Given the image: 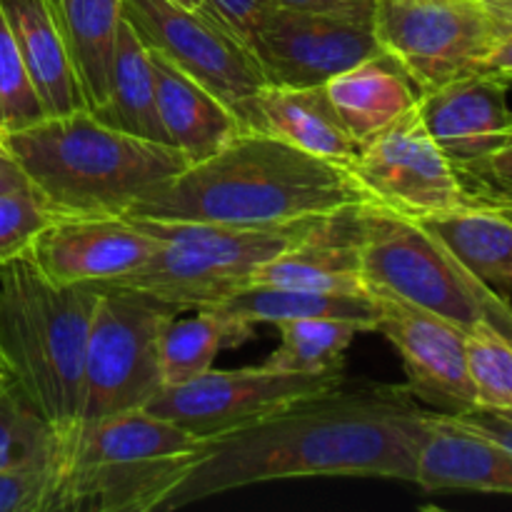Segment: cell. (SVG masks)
I'll list each match as a JSON object with an SVG mask.
<instances>
[{
    "mask_svg": "<svg viewBox=\"0 0 512 512\" xmlns=\"http://www.w3.org/2000/svg\"><path fill=\"white\" fill-rule=\"evenodd\" d=\"M205 8L250 48L255 30L260 28L273 3L270 0H205Z\"/></svg>",
    "mask_w": 512,
    "mask_h": 512,
    "instance_id": "34",
    "label": "cell"
},
{
    "mask_svg": "<svg viewBox=\"0 0 512 512\" xmlns=\"http://www.w3.org/2000/svg\"><path fill=\"white\" fill-rule=\"evenodd\" d=\"M85 108H103L113 78L123 0H50Z\"/></svg>",
    "mask_w": 512,
    "mask_h": 512,
    "instance_id": "24",
    "label": "cell"
},
{
    "mask_svg": "<svg viewBox=\"0 0 512 512\" xmlns=\"http://www.w3.org/2000/svg\"><path fill=\"white\" fill-rule=\"evenodd\" d=\"M90 115L100 123L120 130V133L170 145L163 123H160L150 53L125 18L120 23L118 45H115L108 100H105L103 108L93 110Z\"/></svg>",
    "mask_w": 512,
    "mask_h": 512,
    "instance_id": "26",
    "label": "cell"
},
{
    "mask_svg": "<svg viewBox=\"0 0 512 512\" xmlns=\"http://www.w3.org/2000/svg\"><path fill=\"white\" fill-rule=\"evenodd\" d=\"M470 275L500 295L512 293V220L465 198L458 208L418 218Z\"/></svg>",
    "mask_w": 512,
    "mask_h": 512,
    "instance_id": "23",
    "label": "cell"
},
{
    "mask_svg": "<svg viewBox=\"0 0 512 512\" xmlns=\"http://www.w3.org/2000/svg\"><path fill=\"white\" fill-rule=\"evenodd\" d=\"M23 188H30L28 178H25L20 165L15 163V158L8 153L3 140H0V193H8V190H23Z\"/></svg>",
    "mask_w": 512,
    "mask_h": 512,
    "instance_id": "39",
    "label": "cell"
},
{
    "mask_svg": "<svg viewBox=\"0 0 512 512\" xmlns=\"http://www.w3.org/2000/svg\"><path fill=\"white\" fill-rule=\"evenodd\" d=\"M53 215H128L188 168L178 148L120 133L90 110L0 135Z\"/></svg>",
    "mask_w": 512,
    "mask_h": 512,
    "instance_id": "3",
    "label": "cell"
},
{
    "mask_svg": "<svg viewBox=\"0 0 512 512\" xmlns=\"http://www.w3.org/2000/svg\"><path fill=\"white\" fill-rule=\"evenodd\" d=\"M460 180L463 183L473 185H500L512 180V140L498 148L495 153H490L488 158L480 160V163L470 165V168L458 170Z\"/></svg>",
    "mask_w": 512,
    "mask_h": 512,
    "instance_id": "36",
    "label": "cell"
},
{
    "mask_svg": "<svg viewBox=\"0 0 512 512\" xmlns=\"http://www.w3.org/2000/svg\"><path fill=\"white\" fill-rule=\"evenodd\" d=\"M488 323H493L512 343V305L505 295L495 293V290H490L488 295Z\"/></svg>",
    "mask_w": 512,
    "mask_h": 512,
    "instance_id": "40",
    "label": "cell"
},
{
    "mask_svg": "<svg viewBox=\"0 0 512 512\" xmlns=\"http://www.w3.org/2000/svg\"><path fill=\"white\" fill-rule=\"evenodd\" d=\"M53 218L55 215L33 193V188L0 193V268L30 253L35 238Z\"/></svg>",
    "mask_w": 512,
    "mask_h": 512,
    "instance_id": "32",
    "label": "cell"
},
{
    "mask_svg": "<svg viewBox=\"0 0 512 512\" xmlns=\"http://www.w3.org/2000/svg\"><path fill=\"white\" fill-rule=\"evenodd\" d=\"M210 440L148 410L85 420L58 435L50 512H155Z\"/></svg>",
    "mask_w": 512,
    "mask_h": 512,
    "instance_id": "4",
    "label": "cell"
},
{
    "mask_svg": "<svg viewBox=\"0 0 512 512\" xmlns=\"http://www.w3.org/2000/svg\"><path fill=\"white\" fill-rule=\"evenodd\" d=\"M173 3L185 5V8H193V10H208L205 8V0H173Z\"/></svg>",
    "mask_w": 512,
    "mask_h": 512,
    "instance_id": "45",
    "label": "cell"
},
{
    "mask_svg": "<svg viewBox=\"0 0 512 512\" xmlns=\"http://www.w3.org/2000/svg\"><path fill=\"white\" fill-rule=\"evenodd\" d=\"M373 33L420 95L478 73L498 40L483 0H375Z\"/></svg>",
    "mask_w": 512,
    "mask_h": 512,
    "instance_id": "10",
    "label": "cell"
},
{
    "mask_svg": "<svg viewBox=\"0 0 512 512\" xmlns=\"http://www.w3.org/2000/svg\"><path fill=\"white\" fill-rule=\"evenodd\" d=\"M318 290V293H370L360 273L355 208L308 225L288 248L250 278V285Z\"/></svg>",
    "mask_w": 512,
    "mask_h": 512,
    "instance_id": "18",
    "label": "cell"
},
{
    "mask_svg": "<svg viewBox=\"0 0 512 512\" xmlns=\"http://www.w3.org/2000/svg\"><path fill=\"white\" fill-rule=\"evenodd\" d=\"M158 248L145 265L115 283L93 288L133 290L180 310L213 308L250 285L255 270L283 253L305 228L253 230L128 215ZM313 225V223H310Z\"/></svg>",
    "mask_w": 512,
    "mask_h": 512,
    "instance_id": "6",
    "label": "cell"
},
{
    "mask_svg": "<svg viewBox=\"0 0 512 512\" xmlns=\"http://www.w3.org/2000/svg\"><path fill=\"white\" fill-rule=\"evenodd\" d=\"M248 130L275 135L345 170H350L360 153V143L345 128L323 85L315 88L265 85L253 103Z\"/></svg>",
    "mask_w": 512,
    "mask_h": 512,
    "instance_id": "19",
    "label": "cell"
},
{
    "mask_svg": "<svg viewBox=\"0 0 512 512\" xmlns=\"http://www.w3.org/2000/svg\"><path fill=\"white\" fill-rule=\"evenodd\" d=\"M480 70L498 73V75H503V78L512 80V33L500 35V38L495 40L493 50H490V55L485 58L483 68Z\"/></svg>",
    "mask_w": 512,
    "mask_h": 512,
    "instance_id": "38",
    "label": "cell"
},
{
    "mask_svg": "<svg viewBox=\"0 0 512 512\" xmlns=\"http://www.w3.org/2000/svg\"><path fill=\"white\" fill-rule=\"evenodd\" d=\"M58 480V443L45 458L0 470V512H50Z\"/></svg>",
    "mask_w": 512,
    "mask_h": 512,
    "instance_id": "33",
    "label": "cell"
},
{
    "mask_svg": "<svg viewBox=\"0 0 512 512\" xmlns=\"http://www.w3.org/2000/svg\"><path fill=\"white\" fill-rule=\"evenodd\" d=\"M123 18L145 48L198 80L248 130L250 113L268 78L253 50L208 10L173 0H123Z\"/></svg>",
    "mask_w": 512,
    "mask_h": 512,
    "instance_id": "9",
    "label": "cell"
},
{
    "mask_svg": "<svg viewBox=\"0 0 512 512\" xmlns=\"http://www.w3.org/2000/svg\"><path fill=\"white\" fill-rule=\"evenodd\" d=\"M425 413L408 385H353L300 400L210 440L203 460L160 510L293 478H393L413 483Z\"/></svg>",
    "mask_w": 512,
    "mask_h": 512,
    "instance_id": "1",
    "label": "cell"
},
{
    "mask_svg": "<svg viewBox=\"0 0 512 512\" xmlns=\"http://www.w3.org/2000/svg\"><path fill=\"white\" fill-rule=\"evenodd\" d=\"M373 295L380 308L375 333H383L398 350L410 393L438 413L475 408L478 398L465 353L468 330L393 295Z\"/></svg>",
    "mask_w": 512,
    "mask_h": 512,
    "instance_id": "14",
    "label": "cell"
},
{
    "mask_svg": "<svg viewBox=\"0 0 512 512\" xmlns=\"http://www.w3.org/2000/svg\"><path fill=\"white\" fill-rule=\"evenodd\" d=\"M253 325L230 318L218 308L195 310L193 318L178 320L165 328L160 338V373L165 385H183L213 368L223 348L245 343Z\"/></svg>",
    "mask_w": 512,
    "mask_h": 512,
    "instance_id": "27",
    "label": "cell"
},
{
    "mask_svg": "<svg viewBox=\"0 0 512 512\" xmlns=\"http://www.w3.org/2000/svg\"><path fill=\"white\" fill-rule=\"evenodd\" d=\"M0 358H3V353H0ZM3 360H5V358H3Z\"/></svg>",
    "mask_w": 512,
    "mask_h": 512,
    "instance_id": "46",
    "label": "cell"
},
{
    "mask_svg": "<svg viewBox=\"0 0 512 512\" xmlns=\"http://www.w3.org/2000/svg\"><path fill=\"white\" fill-rule=\"evenodd\" d=\"M100 290L58 285L28 253L0 268V353L58 435L80 423L83 368Z\"/></svg>",
    "mask_w": 512,
    "mask_h": 512,
    "instance_id": "5",
    "label": "cell"
},
{
    "mask_svg": "<svg viewBox=\"0 0 512 512\" xmlns=\"http://www.w3.org/2000/svg\"><path fill=\"white\" fill-rule=\"evenodd\" d=\"M100 290L83 368L80 423L143 410L163 390L160 338L178 310L133 290Z\"/></svg>",
    "mask_w": 512,
    "mask_h": 512,
    "instance_id": "8",
    "label": "cell"
},
{
    "mask_svg": "<svg viewBox=\"0 0 512 512\" xmlns=\"http://www.w3.org/2000/svg\"><path fill=\"white\" fill-rule=\"evenodd\" d=\"M468 373L483 408H512V343L483 320L465 335Z\"/></svg>",
    "mask_w": 512,
    "mask_h": 512,
    "instance_id": "30",
    "label": "cell"
},
{
    "mask_svg": "<svg viewBox=\"0 0 512 512\" xmlns=\"http://www.w3.org/2000/svg\"><path fill=\"white\" fill-rule=\"evenodd\" d=\"M413 483L425 493L512 495V453L445 413H425Z\"/></svg>",
    "mask_w": 512,
    "mask_h": 512,
    "instance_id": "17",
    "label": "cell"
},
{
    "mask_svg": "<svg viewBox=\"0 0 512 512\" xmlns=\"http://www.w3.org/2000/svg\"><path fill=\"white\" fill-rule=\"evenodd\" d=\"M270 85L315 88L380 53L373 20L273 5L250 40Z\"/></svg>",
    "mask_w": 512,
    "mask_h": 512,
    "instance_id": "13",
    "label": "cell"
},
{
    "mask_svg": "<svg viewBox=\"0 0 512 512\" xmlns=\"http://www.w3.org/2000/svg\"><path fill=\"white\" fill-rule=\"evenodd\" d=\"M323 88L360 145L410 113L420 100L410 75L383 50L330 78Z\"/></svg>",
    "mask_w": 512,
    "mask_h": 512,
    "instance_id": "22",
    "label": "cell"
},
{
    "mask_svg": "<svg viewBox=\"0 0 512 512\" xmlns=\"http://www.w3.org/2000/svg\"><path fill=\"white\" fill-rule=\"evenodd\" d=\"M355 230L370 293L393 295L463 330L488 320V285L470 275L418 218L370 200L355 208Z\"/></svg>",
    "mask_w": 512,
    "mask_h": 512,
    "instance_id": "7",
    "label": "cell"
},
{
    "mask_svg": "<svg viewBox=\"0 0 512 512\" xmlns=\"http://www.w3.org/2000/svg\"><path fill=\"white\" fill-rule=\"evenodd\" d=\"M370 203L350 170L260 130H240L128 215L230 228H305Z\"/></svg>",
    "mask_w": 512,
    "mask_h": 512,
    "instance_id": "2",
    "label": "cell"
},
{
    "mask_svg": "<svg viewBox=\"0 0 512 512\" xmlns=\"http://www.w3.org/2000/svg\"><path fill=\"white\" fill-rule=\"evenodd\" d=\"M10 383H15V378H13V373H10L8 363H5V360L0 358V390L8 388Z\"/></svg>",
    "mask_w": 512,
    "mask_h": 512,
    "instance_id": "44",
    "label": "cell"
},
{
    "mask_svg": "<svg viewBox=\"0 0 512 512\" xmlns=\"http://www.w3.org/2000/svg\"><path fill=\"white\" fill-rule=\"evenodd\" d=\"M350 175L373 203L410 218H425L465 203L463 180L425 130L418 105L360 145Z\"/></svg>",
    "mask_w": 512,
    "mask_h": 512,
    "instance_id": "12",
    "label": "cell"
},
{
    "mask_svg": "<svg viewBox=\"0 0 512 512\" xmlns=\"http://www.w3.org/2000/svg\"><path fill=\"white\" fill-rule=\"evenodd\" d=\"M278 8L300 10V13L340 15V18L373 20L375 0H270Z\"/></svg>",
    "mask_w": 512,
    "mask_h": 512,
    "instance_id": "37",
    "label": "cell"
},
{
    "mask_svg": "<svg viewBox=\"0 0 512 512\" xmlns=\"http://www.w3.org/2000/svg\"><path fill=\"white\" fill-rule=\"evenodd\" d=\"M40 118H45L43 103L30 83L20 50L0 8V135L38 123Z\"/></svg>",
    "mask_w": 512,
    "mask_h": 512,
    "instance_id": "31",
    "label": "cell"
},
{
    "mask_svg": "<svg viewBox=\"0 0 512 512\" xmlns=\"http://www.w3.org/2000/svg\"><path fill=\"white\" fill-rule=\"evenodd\" d=\"M155 248L128 215H55L28 255L58 285H105L135 273Z\"/></svg>",
    "mask_w": 512,
    "mask_h": 512,
    "instance_id": "15",
    "label": "cell"
},
{
    "mask_svg": "<svg viewBox=\"0 0 512 512\" xmlns=\"http://www.w3.org/2000/svg\"><path fill=\"white\" fill-rule=\"evenodd\" d=\"M58 433L38 413L18 383L0 390V470L18 468L53 453Z\"/></svg>",
    "mask_w": 512,
    "mask_h": 512,
    "instance_id": "29",
    "label": "cell"
},
{
    "mask_svg": "<svg viewBox=\"0 0 512 512\" xmlns=\"http://www.w3.org/2000/svg\"><path fill=\"white\" fill-rule=\"evenodd\" d=\"M510 85V78L478 70L420 95V120L455 170L480 163L512 140Z\"/></svg>",
    "mask_w": 512,
    "mask_h": 512,
    "instance_id": "16",
    "label": "cell"
},
{
    "mask_svg": "<svg viewBox=\"0 0 512 512\" xmlns=\"http://www.w3.org/2000/svg\"><path fill=\"white\" fill-rule=\"evenodd\" d=\"M345 380L340 373L300 375L258 365L213 370L183 385H165L143 410L180 425L198 438L215 440L260 423L288 405L330 393Z\"/></svg>",
    "mask_w": 512,
    "mask_h": 512,
    "instance_id": "11",
    "label": "cell"
},
{
    "mask_svg": "<svg viewBox=\"0 0 512 512\" xmlns=\"http://www.w3.org/2000/svg\"><path fill=\"white\" fill-rule=\"evenodd\" d=\"M483 3L493 20L495 38L512 33V0H483Z\"/></svg>",
    "mask_w": 512,
    "mask_h": 512,
    "instance_id": "41",
    "label": "cell"
},
{
    "mask_svg": "<svg viewBox=\"0 0 512 512\" xmlns=\"http://www.w3.org/2000/svg\"><path fill=\"white\" fill-rule=\"evenodd\" d=\"M280 345L263 365L280 373H340L345 350L363 333L355 323L333 318H295L278 323Z\"/></svg>",
    "mask_w": 512,
    "mask_h": 512,
    "instance_id": "28",
    "label": "cell"
},
{
    "mask_svg": "<svg viewBox=\"0 0 512 512\" xmlns=\"http://www.w3.org/2000/svg\"><path fill=\"white\" fill-rule=\"evenodd\" d=\"M45 115L88 110L50 0H0Z\"/></svg>",
    "mask_w": 512,
    "mask_h": 512,
    "instance_id": "21",
    "label": "cell"
},
{
    "mask_svg": "<svg viewBox=\"0 0 512 512\" xmlns=\"http://www.w3.org/2000/svg\"><path fill=\"white\" fill-rule=\"evenodd\" d=\"M453 418H458L460 423L478 430V433L488 435V438H493L495 443H500L512 453V408H483V405H475V408L463 410V413H455Z\"/></svg>",
    "mask_w": 512,
    "mask_h": 512,
    "instance_id": "35",
    "label": "cell"
},
{
    "mask_svg": "<svg viewBox=\"0 0 512 512\" xmlns=\"http://www.w3.org/2000/svg\"><path fill=\"white\" fill-rule=\"evenodd\" d=\"M463 188H473V190H488V193L503 195V198H512V180L500 185H473V183H463Z\"/></svg>",
    "mask_w": 512,
    "mask_h": 512,
    "instance_id": "43",
    "label": "cell"
},
{
    "mask_svg": "<svg viewBox=\"0 0 512 512\" xmlns=\"http://www.w3.org/2000/svg\"><path fill=\"white\" fill-rule=\"evenodd\" d=\"M465 198L480 200V203L490 205V208H495V210H500V213L508 215V218L512 220V198H503V195L488 193V190H473V188H465Z\"/></svg>",
    "mask_w": 512,
    "mask_h": 512,
    "instance_id": "42",
    "label": "cell"
},
{
    "mask_svg": "<svg viewBox=\"0 0 512 512\" xmlns=\"http://www.w3.org/2000/svg\"><path fill=\"white\" fill-rule=\"evenodd\" d=\"M213 308L248 325H278L295 318H333L355 323L363 333H375L380 320L378 300L373 293L340 295L258 283L245 285Z\"/></svg>",
    "mask_w": 512,
    "mask_h": 512,
    "instance_id": "25",
    "label": "cell"
},
{
    "mask_svg": "<svg viewBox=\"0 0 512 512\" xmlns=\"http://www.w3.org/2000/svg\"><path fill=\"white\" fill-rule=\"evenodd\" d=\"M148 53L155 73L160 123L168 143L183 153L188 165L218 153L240 130H245L233 110L198 80L185 75L155 50L148 48Z\"/></svg>",
    "mask_w": 512,
    "mask_h": 512,
    "instance_id": "20",
    "label": "cell"
}]
</instances>
